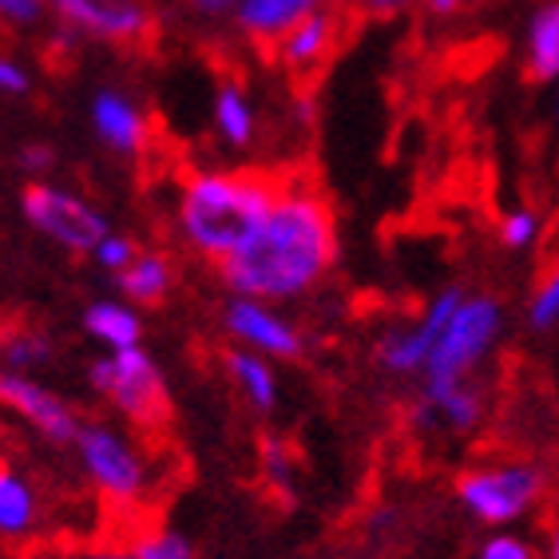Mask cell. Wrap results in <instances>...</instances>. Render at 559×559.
Masks as SVG:
<instances>
[{
  "mask_svg": "<svg viewBox=\"0 0 559 559\" xmlns=\"http://www.w3.org/2000/svg\"><path fill=\"white\" fill-rule=\"evenodd\" d=\"M325 4H330V0H242L235 12V21L250 40L278 44L294 24H301L306 16H313V12H322Z\"/></svg>",
  "mask_w": 559,
  "mask_h": 559,
  "instance_id": "cell-12",
  "label": "cell"
},
{
  "mask_svg": "<svg viewBox=\"0 0 559 559\" xmlns=\"http://www.w3.org/2000/svg\"><path fill=\"white\" fill-rule=\"evenodd\" d=\"M44 12H48L44 0H0V24H12V28L40 24Z\"/></svg>",
  "mask_w": 559,
  "mask_h": 559,
  "instance_id": "cell-27",
  "label": "cell"
},
{
  "mask_svg": "<svg viewBox=\"0 0 559 559\" xmlns=\"http://www.w3.org/2000/svg\"><path fill=\"white\" fill-rule=\"evenodd\" d=\"M0 405L12 409L16 417H24L40 437H48L52 444H75V432H80V420L68 409L64 401L48 393L44 385H36L33 377L16 373V369H4L0 373Z\"/></svg>",
  "mask_w": 559,
  "mask_h": 559,
  "instance_id": "cell-9",
  "label": "cell"
},
{
  "mask_svg": "<svg viewBox=\"0 0 559 559\" xmlns=\"http://www.w3.org/2000/svg\"><path fill=\"white\" fill-rule=\"evenodd\" d=\"M87 559H135V551H99V556H87Z\"/></svg>",
  "mask_w": 559,
  "mask_h": 559,
  "instance_id": "cell-34",
  "label": "cell"
},
{
  "mask_svg": "<svg viewBox=\"0 0 559 559\" xmlns=\"http://www.w3.org/2000/svg\"><path fill=\"white\" fill-rule=\"evenodd\" d=\"M527 75L559 80V0H548L527 24Z\"/></svg>",
  "mask_w": 559,
  "mask_h": 559,
  "instance_id": "cell-15",
  "label": "cell"
},
{
  "mask_svg": "<svg viewBox=\"0 0 559 559\" xmlns=\"http://www.w3.org/2000/svg\"><path fill=\"white\" fill-rule=\"evenodd\" d=\"M0 357L9 361V369L24 373V369L44 366L52 357V345H48L44 334H36V330H16V334L0 337Z\"/></svg>",
  "mask_w": 559,
  "mask_h": 559,
  "instance_id": "cell-21",
  "label": "cell"
},
{
  "mask_svg": "<svg viewBox=\"0 0 559 559\" xmlns=\"http://www.w3.org/2000/svg\"><path fill=\"white\" fill-rule=\"evenodd\" d=\"M52 151L48 147H40V143H33V147H24L21 151V167L24 171H48V167H52Z\"/></svg>",
  "mask_w": 559,
  "mask_h": 559,
  "instance_id": "cell-32",
  "label": "cell"
},
{
  "mask_svg": "<svg viewBox=\"0 0 559 559\" xmlns=\"http://www.w3.org/2000/svg\"><path fill=\"white\" fill-rule=\"evenodd\" d=\"M536 235H539L536 211H512V215L504 218V226H500V238H504V247H512V250L532 247Z\"/></svg>",
  "mask_w": 559,
  "mask_h": 559,
  "instance_id": "cell-25",
  "label": "cell"
},
{
  "mask_svg": "<svg viewBox=\"0 0 559 559\" xmlns=\"http://www.w3.org/2000/svg\"><path fill=\"white\" fill-rule=\"evenodd\" d=\"M92 385L116 405L128 420H135L140 429H159L171 417V401H167V385H163L159 369L135 349H116V354L99 357L92 366Z\"/></svg>",
  "mask_w": 559,
  "mask_h": 559,
  "instance_id": "cell-3",
  "label": "cell"
},
{
  "mask_svg": "<svg viewBox=\"0 0 559 559\" xmlns=\"http://www.w3.org/2000/svg\"><path fill=\"white\" fill-rule=\"evenodd\" d=\"M21 211L40 235H48L52 242L68 247L72 254H92V250L104 242V235H108V223H104L99 211H92L84 199H75V194H68V191H56V187H48V183L24 187Z\"/></svg>",
  "mask_w": 559,
  "mask_h": 559,
  "instance_id": "cell-6",
  "label": "cell"
},
{
  "mask_svg": "<svg viewBox=\"0 0 559 559\" xmlns=\"http://www.w3.org/2000/svg\"><path fill=\"white\" fill-rule=\"evenodd\" d=\"M425 9H432V12H452V9H461V0H425Z\"/></svg>",
  "mask_w": 559,
  "mask_h": 559,
  "instance_id": "cell-33",
  "label": "cell"
},
{
  "mask_svg": "<svg viewBox=\"0 0 559 559\" xmlns=\"http://www.w3.org/2000/svg\"><path fill=\"white\" fill-rule=\"evenodd\" d=\"M226 369H230V377H235L238 389H242V397H247L254 409L259 413L274 409V401H278V385H274L270 366L254 354V349H235V354H226Z\"/></svg>",
  "mask_w": 559,
  "mask_h": 559,
  "instance_id": "cell-18",
  "label": "cell"
},
{
  "mask_svg": "<svg viewBox=\"0 0 559 559\" xmlns=\"http://www.w3.org/2000/svg\"><path fill=\"white\" fill-rule=\"evenodd\" d=\"M187 9L206 16V21H218V16H235L242 0H183Z\"/></svg>",
  "mask_w": 559,
  "mask_h": 559,
  "instance_id": "cell-31",
  "label": "cell"
},
{
  "mask_svg": "<svg viewBox=\"0 0 559 559\" xmlns=\"http://www.w3.org/2000/svg\"><path fill=\"white\" fill-rule=\"evenodd\" d=\"M84 330L96 337V342L108 345L111 354H116V349H135L143 334L135 310L123 306V301H96V306H87Z\"/></svg>",
  "mask_w": 559,
  "mask_h": 559,
  "instance_id": "cell-16",
  "label": "cell"
},
{
  "mask_svg": "<svg viewBox=\"0 0 559 559\" xmlns=\"http://www.w3.org/2000/svg\"><path fill=\"white\" fill-rule=\"evenodd\" d=\"M75 449L84 461L87 476L108 500H135L147 485V468H143L140 452L131 449L119 432L104 429V425H80L75 432Z\"/></svg>",
  "mask_w": 559,
  "mask_h": 559,
  "instance_id": "cell-7",
  "label": "cell"
},
{
  "mask_svg": "<svg viewBox=\"0 0 559 559\" xmlns=\"http://www.w3.org/2000/svg\"><path fill=\"white\" fill-rule=\"evenodd\" d=\"M282 191L262 175H191L179 203L183 235L199 254L223 262L266 223Z\"/></svg>",
  "mask_w": 559,
  "mask_h": 559,
  "instance_id": "cell-2",
  "label": "cell"
},
{
  "mask_svg": "<svg viewBox=\"0 0 559 559\" xmlns=\"http://www.w3.org/2000/svg\"><path fill=\"white\" fill-rule=\"evenodd\" d=\"M461 301H464L461 290H444L441 298H432V306L425 310V318H420L417 325L397 330V334H389L385 342H381V349H377L381 366L393 369V373H413V369L429 366L432 349H437L444 325L452 322V313H456Z\"/></svg>",
  "mask_w": 559,
  "mask_h": 559,
  "instance_id": "cell-10",
  "label": "cell"
},
{
  "mask_svg": "<svg viewBox=\"0 0 559 559\" xmlns=\"http://www.w3.org/2000/svg\"><path fill=\"white\" fill-rule=\"evenodd\" d=\"M551 559H559V527H556V536H551Z\"/></svg>",
  "mask_w": 559,
  "mask_h": 559,
  "instance_id": "cell-35",
  "label": "cell"
},
{
  "mask_svg": "<svg viewBox=\"0 0 559 559\" xmlns=\"http://www.w3.org/2000/svg\"><path fill=\"white\" fill-rule=\"evenodd\" d=\"M36 520V496L21 476L0 464V536H24Z\"/></svg>",
  "mask_w": 559,
  "mask_h": 559,
  "instance_id": "cell-19",
  "label": "cell"
},
{
  "mask_svg": "<svg viewBox=\"0 0 559 559\" xmlns=\"http://www.w3.org/2000/svg\"><path fill=\"white\" fill-rule=\"evenodd\" d=\"M361 16H377V21H385V16H397L413 4V0H349Z\"/></svg>",
  "mask_w": 559,
  "mask_h": 559,
  "instance_id": "cell-30",
  "label": "cell"
},
{
  "mask_svg": "<svg viewBox=\"0 0 559 559\" xmlns=\"http://www.w3.org/2000/svg\"><path fill=\"white\" fill-rule=\"evenodd\" d=\"M337 44V16L330 9L313 12L306 16L301 24H294L290 33L278 40V60L290 72L298 75H310L318 64H325V56L334 52Z\"/></svg>",
  "mask_w": 559,
  "mask_h": 559,
  "instance_id": "cell-13",
  "label": "cell"
},
{
  "mask_svg": "<svg viewBox=\"0 0 559 559\" xmlns=\"http://www.w3.org/2000/svg\"><path fill=\"white\" fill-rule=\"evenodd\" d=\"M334 215L318 194H282L266 223L223 259V282L238 298L282 301L310 290L334 262Z\"/></svg>",
  "mask_w": 559,
  "mask_h": 559,
  "instance_id": "cell-1",
  "label": "cell"
},
{
  "mask_svg": "<svg viewBox=\"0 0 559 559\" xmlns=\"http://www.w3.org/2000/svg\"><path fill=\"white\" fill-rule=\"evenodd\" d=\"M544 492V473L532 464H492V468H468L456 485L461 504L485 524H508L524 516Z\"/></svg>",
  "mask_w": 559,
  "mask_h": 559,
  "instance_id": "cell-5",
  "label": "cell"
},
{
  "mask_svg": "<svg viewBox=\"0 0 559 559\" xmlns=\"http://www.w3.org/2000/svg\"><path fill=\"white\" fill-rule=\"evenodd\" d=\"M135 559H194V551L179 532H151L135 544Z\"/></svg>",
  "mask_w": 559,
  "mask_h": 559,
  "instance_id": "cell-23",
  "label": "cell"
},
{
  "mask_svg": "<svg viewBox=\"0 0 559 559\" xmlns=\"http://www.w3.org/2000/svg\"><path fill=\"white\" fill-rule=\"evenodd\" d=\"M80 36L108 44H135L151 36V12L140 0H44Z\"/></svg>",
  "mask_w": 559,
  "mask_h": 559,
  "instance_id": "cell-8",
  "label": "cell"
},
{
  "mask_svg": "<svg viewBox=\"0 0 559 559\" xmlns=\"http://www.w3.org/2000/svg\"><path fill=\"white\" fill-rule=\"evenodd\" d=\"M119 286L135 306H155L171 290V266L163 254H135L131 266L119 270Z\"/></svg>",
  "mask_w": 559,
  "mask_h": 559,
  "instance_id": "cell-17",
  "label": "cell"
},
{
  "mask_svg": "<svg viewBox=\"0 0 559 559\" xmlns=\"http://www.w3.org/2000/svg\"><path fill=\"white\" fill-rule=\"evenodd\" d=\"M480 559H532V548L520 544L516 536H496L480 548Z\"/></svg>",
  "mask_w": 559,
  "mask_h": 559,
  "instance_id": "cell-28",
  "label": "cell"
},
{
  "mask_svg": "<svg viewBox=\"0 0 559 559\" xmlns=\"http://www.w3.org/2000/svg\"><path fill=\"white\" fill-rule=\"evenodd\" d=\"M262 464H266L270 480H274L282 492H290L294 488V461H290V449H286L278 437H266V444H262Z\"/></svg>",
  "mask_w": 559,
  "mask_h": 559,
  "instance_id": "cell-24",
  "label": "cell"
},
{
  "mask_svg": "<svg viewBox=\"0 0 559 559\" xmlns=\"http://www.w3.org/2000/svg\"><path fill=\"white\" fill-rule=\"evenodd\" d=\"M92 119H96L99 140L108 143V147L123 151V155H135L143 147V140H147L143 111L128 96H119V92H99L96 104H92Z\"/></svg>",
  "mask_w": 559,
  "mask_h": 559,
  "instance_id": "cell-14",
  "label": "cell"
},
{
  "mask_svg": "<svg viewBox=\"0 0 559 559\" xmlns=\"http://www.w3.org/2000/svg\"><path fill=\"white\" fill-rule=\"evenodd\" d=\"M556 108H559V104H556Z\"/></svg>",
  "mask_w": 559,
  "mask_h": 559,
  "instance_id": "cell-36",
  "label": "cell"
},
{
  "mask_svg": "<svg viewBox=\"0 0 559 559\" xmlns=\"http://www.w3.org/2000/svg\"><path fill=\"white\" fill-rule=\"evenodd\" d=\"M226 330L238 337L242 345H250L254 354L270 357H298L301 337L290 322H282L278 313L262 306L254 298H235L226 306Z\"/></svg>",
  "mask_w": 559,
  "mask_h": 559,
  "instance_id": "cell-11",
  "label": "cell"
},
{
  "mask_svg": "<svg viewBox=\"0 0 559 559\" xmlns=\"http://www.w3.org/2000/svg\"><path fill=\"white\" fill-rule=\"evenodd\" d=\"M527 318H532L536 330H551V325L559 322V266L539 282L536 298H532V306H527Z\"/></svg>",
  "mask_w": 559,
  "mask_h": 559,
  "instance_id": "cell-22",
  "label": "cell"
},
{
  "mask_svg": "<svg viewBox=\"0 0 559 559\" xmlns=\"http://www.w3.org/2000/svg\"><path fill=\"white\" fill-rule=\"evenodd\" d=\"M215 123H218V131H223V140L235 143V147L250 143V135H254V108H250V99L242 96L235 84L218 87V96H215Z\"/></svg>",
  "mask_w": 559,
  "mask_h": 559,
  "instance_id": "cell-20",
  "label": "cell"
},
{
  "mask_svg": "<svg viewBox=\"0 0 559 559\" xmlns=\"http://www.w3.org/2000/svg\"><path fill=\"white\" fill-rule=\"evenodd\" d=\"M92 254H96V262L104 270L119 274V270L131 266V259H135V242H131V238H123V235H111V230H108V235H104V242H99Z\"/></svg>",
  "mask_w": 559,
  "mask_h": 559,
  "instance_id": "cell-26",
  "label": "cell"
},
{
  "mask_svg": "<svg viewBox=\"0 0 559 559\" xmlns=\"http://www.w3.org/2000/svg\"><path fill=\"white\" fill-rule=\"evenodd\" d=\"M500 330V306L492 298H464L452 313V322L444 325L441 342L432 349L429 366H425V385H452L464 381V373L488 354V345L496 342Z\"/></svg>",
  "mask_w": 559,
  "mask_h": 559,
  "instance_id": "cell-4",
  "label": "cell"
},
{
  "mask_svg": "<svg viewBox=\"0 0 559 559\" xmlns=\"http://www.w3.org/2000/svg\"><path fill=\"white\" fill-rule=\"evenodd\" d=\"M0 92H9V96L28 92V72L16 60H9V56H0Z\"/></svg>",
  "mask_w": 559,
  "mask_h": 559,
  "instance_id": "cell-29",
  "label": "cell"
}]
</instances>
